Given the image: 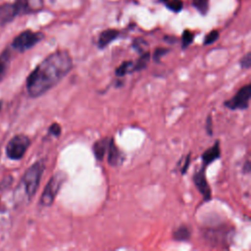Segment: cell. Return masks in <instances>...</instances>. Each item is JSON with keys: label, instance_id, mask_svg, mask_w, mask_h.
I'll return each instance as SVG.
<instances>
[{"label": "cell", "instance_id": "obj_2", "mask_svg": "<svg viewBox=\"0 0 251 251\" xmlns=\"http://www.w3.org/2000/svg\"><path fill=\"white\" fill-rule=\"evenodd\" d=\"M44 170V161L38 160L33 163L24 174V176L22 178V185L24 186L25 196L28 199H31L36 193Z\"/></svg>", "mask_w": 251, "mask_h": 251}, {"label": "cell", "instance_id": "obj_22", "mask_svg": "<svg viewBox=\"0 0 251 251\" xmlns=\"http://www.w3.org/2000/svg\"><path fill=\"white\" fill-rule=\"evenodd\" d=\"M239 65L241 69L243 70H248L251 67V53L247 52L239 61Z\"/></svg>", "mask_w": 251, "mask_h": 251}, {"label": "cell", "instance_id": "obj_6", "mask_svg": "<svg viewBox=\"0 0 251 251\" xmlns=\"http://www.w3.org/2000/svg\"><path fill=\"white\" fill-rule=\"evenodd\" d=\"M43 36L44 35L41 32L25 30L15 37V39L13 40L12 46L14 49L20 52H24L33 47L36 43H38L43 38Z\"/></svg>", "mask_w": 251, "mask_h": 251}, {"label": "cell", "instance_id": "obj_24", "mask_svg": "<svg viewBox=\"0 0 251 251\" xmlns=\"http://www.w3.org/2000/svg\"><path fill=\"white\" fill-rule=\"evenodd\" d=\"M170 50L169 49H166V48H162V47H159L157 49H155L154 51V54H153V59L155 62H160L161 58L166 55Z\"/></svg>", "mask_w": 251, "mask_h": 251}, {"label": "cell", "instance_id": "obj_7", "mask_svg": "<svg viewBox=\"0 0 251 251\" xmlns=\"http://www.w3.org/2000/svg\"><path fill=\"white\" fill-rule=\"evenodd\" d=\"M206 169H207V167L201 165V167L197 171H195V173L193 174L192 179H193V182H194L197 190L203 196L204 200L209 201L212 199V191H211L210 185L207 180Z\"/></svg>", "mask_w": 251, "mask_h": 251}, {"label": "cell", "instance_id": "obj_11", "mask_svg": "<svg viewBox=\"0 0 251 251\" xmlns=\"http://www.w3.org/2000/svg\"><path fill=\"white\" fill-rule=\"evenodd\" d=\"M18 15V10L15 4L5 3L0 6V25H5L11 22Z\"/></svg>", "mask_w": 251, "mask_h": 251}, {"label": "cell", "instance_id": "obj_14", "mask_svg": "<svg viewBox=\"0 0 251 251\" xmlns=\"http://www.w3.org/2000/svg\"><path fill=\"white\" fill-rule=\"evenodd\" d=\"M191 234H192L191 227L187 225H181L173 231V238L176 241L185 242L190 239Z\"/></svg>", "mask_w": 251, "mask_h": 251}, {"label": "cell", "instance_id": "obj_8", "mask_svg": "<svg viewBox=\"0 0 251 251\" xmlns=\"http://www.w3.org/2000/svg\"><path fill=\"white\" fill-rule=\"evenodd\" d=\"M18 14L33 13L39 11L43 7L42 0H18L15 3Z\"/></svg>", "mask_w": 251, "mask_h": 251}, {"label": "cell", "instance_id": "obj_16", "mask_svg": "<svg viewBox=\"0 0 251 251\" xmlns=\"http://www.w3.org/2000/svg\"><path fill=\"white\" fill-rule=\"evenodd\" d=\"M133 72V62L132 61H126L123 62L117 69H116V75L119 77H123L126 75Z\"/></svg>", "mask_w": 251, "mask_h": 251}, {"label": "cell", "instance_id": "obj_21", "mask_svg": "<svg viewBox=\"0 0 251 251\" xmlns=\"http://www.w3.org/2000/svg\"><path fill=\"white\" fill-rule=\"evenodd\" d=\"M219 31L218 30H212L210 31L204 38V45H210L214 43L219 38Z\"/></svg>", "mask_w": 251, "mask_h": 251}, {"label": "cell", "instance_id": "obj_4", "mask_svg": "<svg viewBox=\"0 0 251 251\" xmlns=\"http://www.w3.org/2000/svg\"><path fill=\"white\" fill-rule=\"evenodd\" d=\"M251 97V84L247 83L240 87L237 92L229 99L224 102V106L231 111L246 110L249 108Z\"/></svg>", "mask_w": 251, "mask_h": 251}, {"label": "cell", "instance_id": "obj_12", "mask_svg": "<svg viewBox=\"0 0 251 251\" xmlns=\"http://www.w3.org/2000/svg\"><path fill=\"white\" fill-rule=\"evenodd\" d=\"M118 36H119V31L117 29H114V28L105 29L100 33L98 37L97 45L100 49H103L107 47L111 42H113Z\"/></svg>", "mask_w": 251, "mask_h": 251}, {"label": "cell", "instance_id": "obj_5", "mask_svg": "<svg viewBox=\"0 0 251 251\" xmlns=\"http://www.w3.org/2000/svg\"><path fill=\"white\" fill-rule=\"evenodd\" d=\"M30 145L28 136L25 134L15 135L7 144L6 154L12 160H20L25 154Z\"/></svg>", "mask_w": 251, "mask_h": 251}, {"label": "cell", "instance_id": "obj_18", "mask_svg": "<svg viewBox=\"0 0 251 251\" xmlns=\"http://www.w3.org/2000/svg\"><path fill=\"white\" fill-rule=\"evenodd\" d=\"M193 38H194V34L190 30L185 29L183 31L182 37H181V47H182V49H185L186 47H188L192 43Z\"/></svg>", "mask_w": 251, "mask_h": 251}, {"label": "cell", "instance_id": "obj_10", "mask_svg": "<svg viewBox=\"0 0 251 251\" xmlns=\"http://www.w3.org/2000/svg\"><path fill=\"white\" fill-rule=\"evenodd\" d=\"M107 161H108V164L112 167H115V166H119L124 157L121 153V151L119 150V148L117 147V145L115 144V141L113 138H110V141H109V145H108V149H107Z\"/></svg>", "mask_w": 251, "mask_h": 251}, {"label": "cell", "instance_id": "obj_27", "mask_svg": "<svg viewBox=\"0 0 251 251\" xmlns=\"http://www.w3.org/2000/svg\"><path fill=\"white\" fill-rule=\"evenodd\" d=\"M189 163H190V153L186 156V158H185V163H184L183 167L181 168V174H182V175H184V174L186 173L187 168L189 167Z\"/></svg>", "mask_w": 251, "mask_h": 251}, {"label": "cell", "instance_id": "obj_1", "mask_svg": "<svg viewBox=\"0 0 251 251\" xmlns=\"http://www.w3.org/2000/svg\"><path fill=\"white\" fill-rule=\"evenodd\" d=\"M74 67L68 50H57L40 62L26 78V90L30 97H39L56 86Z\"/></svg>", "mask_w": 251, "mask_h": 251}, {"label": "cell", "instance_id": "obj_28", "mask_svg": "<svg viewBox=\"0 0 251 251\" xmlns=\"http://www.w3.org/2000/svg\"><path fill=\"white\" fill-rule=\"evenodd\" d=\"M163 1H167V0H163Z\"/></svg>", "mask_w": 251, "mask_h": 251}, {"label": "cell", "instance_id": "obj_26", "mask_svg": "<svg viewBox=\"0 0 251 251\" xmlns=\"http://www.w3.org/2000/svg\"><path fill=\"white\" fill-rule=\"evenodd\" d=\"M206 130L209 135L213 134V122H212L211 116H208V118L206 120Z\"/></svg>", "mask_w": 251, "mask_h": 251}, {"label": "cell", "instance_id": "obj_17", "mask_svg": "<svg viewBox=\"0 0 251 251\" xmlns=\"http://www.w3.org/2000/svg\"><path fill=\"white\" fill-rule=\"evenodd\" d=\"M9 62H10V53L8 50H6L0 55V80L9 66Z\"/></svg>", "mask_w": 251, "mask_h": 251}, {"label": "cell", "instance_id": "obj_13", "mask_svg": "<svg viewBox=\"0 0 251 251\" xmlns=\"http://www.w3.org/2000/svg\"><path fill=\"white\" fill-rule=\"evenodd\" d=\"M109 141H110L109 137H104V138L98 139L97 141L94 142V144L92 146V151L97 160L101 161L105 157V155L107 153Z\"/></svg>", "mask_w": 251, "mask_h": 251}, {"label": "cell", "instance_id": "obj_19", "mask_svg": "<svg viewBox=\"0 0 251 251\" xmlns=\"http://www.w3.org/2000/svg\"><path fill=\"white\" fill-rule=\"evenodd\" d=\"M147 46H148V43L143 39V38H135L134 40H133V42H132V47L138 52V53H143V52H145V51H147L146 50V48H147Z\"/></svg>", "mask_w": 251, "mask_h": 251}, {"label": "cell", "instance_id": "obj_23", "mask_svg": "<svg viewBox=\"0 0 251 251\" xmlns=\"http://www.w3.org/2000/svg\"><path fill=\"white\" fill-rule=\"evenodd\" d=\"M168 9L174 12H179L182 9V1L181 0H172L167 4Z\"/></svg>", "mask_w": 251, "mask_h": 251}, {"label": "cell", "instance_id": "obj_9", "mask_svg": "<svg viewBox=\"0 0 251 251\" xmlns=\"http://www.w3.org/2000/svg\"><path fill=\"white\" fill-rule=\"evenodd\" d=\"M221 158V147H220V141L216 140V142L209 147L206 151H204L201 155L202 164L205 167H208L210 164L215 162L216 160Z\"/></svg>", "mask_w": 251, "mask_h": 251}, {"label": "cell", "instance_id": "obj_20", "mask_svg": "<svg viewBox=\"0 0 251 251\" xmlns=\"http://www.w3.org/2000/svg\"><path fill=\"white\" fill-rule=\"evenodd\" d=\"M193 6L201 14H206L209 8V0H193Z\"/></svg>", "mask_w": 251, "mask_h": 251}, {"label": "cell", "instance_id": "obj_15", "mask_svg": "<svg viewBox=\"0 0 251 251\" xmlns=\"http://www.w3.org/2000/svg\"><path fill=\"white\" fill-rule=\"evenodd\" d=\"M150 60V53L149 51H145L140 54L139 58L133 63V72L137 71H142L145 69L149 63Z\"/></svg>", "mask_w": 251, "mask_h": 251}, {"label": "cell", "instance_id": "obj_25", "mask_svg": "<svg viewBox=\"0 0 251 251\" xmlns=\"http://www.w3.org/2000/svg\"><path fill=\"white\" fill-rule=\"evenodd\" d=\"M48 132H49V134H52L54 136H60V134L62 132V127H61V126L59 124L54 123V124H52L49 126Z\"/></svg>", "mask_w": 251, "mask_h": 251}, {"label": "cell", "instance_id": "obj_3", "mask_svg": "<svg viewBox=\"0 0 251 251\" xmlns=\"http://www.w3.org/2000/svg\"><path fill=\"white\" fill-rule=\"evenodd\" d=\"M67 180V175L64 172H58L48 180L40 197V205L44 207L51 206L59 193L62 185Z\"/></svg>", "mask_w": 251, "mask_h": 251}]
</instances>
